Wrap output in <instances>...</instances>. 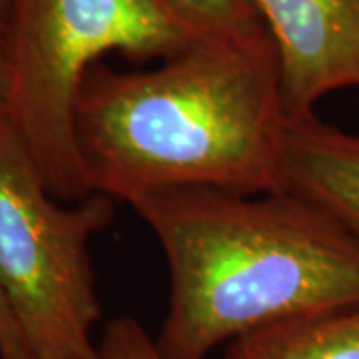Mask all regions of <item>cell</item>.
<instances>
[{
    "label": "cell",
    "mask_w": 359,
    "mask_h": 359,
    "mask_svg": "<svg viewBox=\"0 0 359 359\" xmlns=\"http://www.w3.org/2000/svg\"><path fill=\"white\" fill-rule=\"evenodd\" d=\"M287 124L271 39L202 36L148 70L98 62L74 110L90 190L130 205L176 190H283Z\"/></svg>",
    "instance_id": "6da1fadb"
},
{
    "label": "cell",
    "mask_w": 359,
    "mask_h": 359,
    "mask_svg": "<svg viewBox=\"0 0 359 359\" xmlns=\"http://www.w3.org/2000/svg\"><path fill=\"white\" fill-rule=\"evenodd\" d=\"M170 268L156 344L166 359H208L273 323L359 306V238L287 190H176L132 204Z\"/></svg>",
    "instance_id": "7a4b0ae2"
},
{
    "label": "cell",
    "mask_w": 359,
    "mask_h": 359,
    "mask_svg": "<svg viewBox=\"0 0 359 359\" xmlns=\"http://www.w3.org/2000/svg\"><path fill=\"white\" fill-rule=\"evenodd\" d=\"M202 39L166 0H14L6 54L11 132L60 202L90 190L74 138L82 80L104 54L164 60Z\"/></svg>",
    "instance_id": "3957f363"
},
{
    "label": "cell",
    "mask_w": 359,
    "mask_h": 359,
    "mask_svg": "<svg viewBox=\"0 0 359 359\" xmlns=\"http://www.w3.org/2000/svg\"><path fill=\"white\" fill-rule=\"evenodd\" d=\"M114 216L102 194L52 198L13 132L0 136V292L34 359H98L88 245Z\"/></svg>",
    "instance_id": "277c9868"
},
{
    "label": "cell",
    "mask_w": 359,
    "mask_h": 359,
    "mask_svg": "<svg viewBox=\"0 0 359 359\" xmlns=\"http://www.w3.org/2000/svg\"><path fill=\"white\" fill-rule=\"evenodd\" d=\"M280 62L290 120L323 96L359 88V0H256Z\"/></svg>",
    "instance_id": "5b68a950"
},
{
    "label": "cell",
    "mask_w": 359,
    "mask_h": 359,
    "mask_svg": "<svg viewBox=\"0 0 359 359\" xmlns=\"http://www.w3.org/2000/svg\"><path fill=\"white\" fill-rule=\"evenodd\" d=\"M283 190L320 205L359 238V132L321 122L316 114L290 120Z\"/></svg>",
    "instance_id": "8992f818"
},
{
    "label": "cell",
    "mask_w": 359,
    "mask_h": 359,
    "mask_svg": "<svg viewBox=\"0 0 359 359\" xmlns=\"http://www.w3.org/2000/svg\"><path fill=\"white\" fill-rule=\"evenodd\" d=\"M222 359H359V306L245 334Z\"/></svg>",
    "instance_id": "52a82bcc"
},
{
    "label": "cell",
    "mask_w": 359,
    "mask_h": 359,
    "mask_svg": "<svg viewBox=\"0 0 359 359\" xmlns=\"http://www.w3.org/2000/svg\"><path fill=\"white\" fill-rule=\"evenodd\" d=\"M200 36L230 40H266L268 28L256 0H166Z\"/></svg>",
    "instance_id": "ba28073f"
},
{
    "label": "cell",
    "mask_w": 359,
    "mask_h": 359,
    "mask_svg": "<svg viewBox=\"0 0 359 359\" xmlns=\"http://www.w3.org/2000/svg\"><path fill=\"white\" fill-rule=\"evenodd\" d=\"M98 359H166L156 337L144 330L140 321L120 316L108 321L98 341Z\"/></svg>",
    "instance_id": "9c48e42d"
},
{
    "label": "cell",
    "mask_w": 359,
    "mask_h": 359,
    "mask_svg": "<svg viewBox=\"0 0 359 359\" xmlns=\"http://www.w3.org/2000/svg\"><path fill=\"white\" fill-rule=\"evenodd\" d=\"M0 359H34L2 292H0Z\"/></svg>",
    "instance_id": "30bf717a"
},
{
    "label": "cell",
    "mask_w": 359,
    "mask_h": 359,
    "mask_svg": "<svg viewBox=\"0 0 359 359\" xmlns=\"http://www.w3.org/2000/svg\"><path fill=\"white\" fill-rule=\"evenodd\" d=\"M11 132V68L6 40L0 36V136Z\"/></svg>",
    "instance_id": "8fae6325"
},
{
    "label": "cell",
    "mask_w": 359,
    "mask_h": 359,
    "mask_svg": "<svg viewBox=\"0 0 359 359\" xmlns=\"http://www.w3.org/2000/svg\"><path fill=\"white\" fill-rule=\"evenodd\" d=\"M14 0H0V36L6 34L8 28V20H11V13H13Z\"/></svg>",
    "instance_id": "7c38bea8"
}]
</instances>
